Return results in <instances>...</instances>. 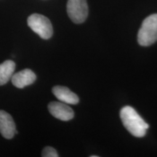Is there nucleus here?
Listing matches in <instances>:
<instances>
[{"label": "nucleus", "instance_id": "nucleus-5", "mask_svg": "<svg viewBox=\"0 0 157 157\" xmlns=\"http://www.w3.org/2000/svg\"><path fill=\"white\" fill-rule=\"evenodd\" d=\"M48 110L51 115L61 121H69L74 117V112L71 108L63 102H51L48 104Z\"/></svg>", "mask_w": 157, "mask_h": 157}, {"label": "nucleus", "instance_id": "nucleus-10", "mask_svg": "<svg viewBox=\"0 0 157 157\" xmlns=\"http://www.w3.org/2000/svg\"><path fill=\"white\" fill-rule=\"evenodd\" d=\"M42 156L43 157H58V152L54 148L50 146H47L43 149L42 152Z\"/></svg>", "mask_w": 157, "mask_h": 157}, {"label": "nucleus", "instance_id": "nucleus-9", "mask_svg": "<svg viewBox=\"0 0 157 157\" xmlns=\"http://www.w3.org/2000/svg\"><path fill=\"white\" fill-rule=\"evenodd\" d=\"M15 69V63L13 60H7L0 64V86L9 82Z\"/></svg>", "mask_w": 157, "mask_h": 157}, {"label": "nucleus", "instance_id": "nucleus-2", "mask_svg": "<svg viewBox=\"0 0 157 157\" xmlns=\"http://www.w3.org/2000/svg\"><path fill=\"white\" fill-rule=\"evenodd\" d=\"M157 41V14L149 15L143 20L137 34V42L143 47H148Z\"/></svg>", "mask_w": 157, "mask_h": 157}, {"label": "nucleus", "instance_id": "nucleus-11", "mask_svg": "<svg viewBox=\"0 0 157 157\" xmlns=\"http://www.w3.org/2000/svg\"><path fill=\"white\" fill-rule=\"evenodd\" d=\"M90 157H98V156H90Z\"/></svg>", "mask_w": 157, "mask_h": 157}, {"label": "nucleus", "instance_id": "nucleus-6", "mask_svg": "<svg viewBox=\"0 0 157 157\" xmlns=\"http://www.w3.org/2000/svg\"><path fill=\"white\" fill-rule=\"evenodd\" d=\"M0 133L6 139H12L17 133L13 117L2 110H0Z\"/></svg>", "mask_w": 157, "mask_h": 157}, {"label": "nucleus", "instance_id": "nucleus-1", "mask_svg": "<svg viewBox=\"0 0 157 157\" xmlns=\"http://www.w3.org/2000/svg\"><path fill=\"white\" fill-rule=\"evenodd\" d=\"M120 118L127 130L136 137H143L146 135L148 124L139 115L134 108L123 107L120 111Z\"/></svg>", "mask_w": 157, "mask_h": 157}, {"label": "nucleus", "instance_id": "nucleus-8", "mask_svg": "<svg viewBox=\"0 0 157 157\" xmlns=\"http://www.w3.org/2000/svg\"><path fill=\"white\" fill-rule=\"evenodd\" d=\"M52 93L58 98L60 101L66 104H71V105H76L79 102V98L68 89V87H63V86H56L52 88Z\"/></svg>", "mask_w": 157, "mask_h": 157}, {"label": "nucleus", "instance_id": "nucleus-3", "mask_svg": "<svg viewBox=\"0 0 157 157\" xmlns=\"http://www.w3.org/2000/svg\"><path fill=\"white\" fill-rule=\"evenodd\" d=\"M28 25L34 32L43 39H49L53 34V29L50 21L44 15L34 13L29 17Z\"/></svg>", "mask_w": 157, "mask_h": 157}, {"label": "nucleus", "instance_id": "nucleus-7", "mask_svg": "<svg viewBox=\"0 0 157 157\" xmlns=\"http://www.w3.org/2000/svg\"><path fill=\"white\" fill-rule=\"evenodd\" d=\"M11 78L12 83L15 87L22 89L34 83L36 81V76L33 71L26 68L14 74Z\"/></svg>", "mask_w": 157, "mask_h": 157}, {"label": "nucleus", "instance_id": "nucleus-4", "mask_svg": "<svg viewBox=\"0 0 157 157\" xmlns=\"http://www.w3.org/2000/svg\"><path fill=\"white\" fill-rule=\"evenodd\" d=\"M68 17L74 23H84L88 15L87 0H68L67 2Z\"/></svg>", "mask_w": 157, "mask_h": 157}]
</instances>
